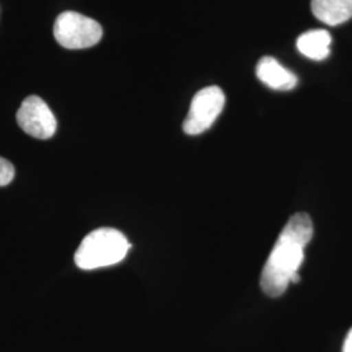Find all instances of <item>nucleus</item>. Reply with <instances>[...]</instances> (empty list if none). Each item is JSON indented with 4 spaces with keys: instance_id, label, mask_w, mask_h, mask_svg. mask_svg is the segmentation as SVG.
I'll return each mask as SVG.
<instances>
[{
    "instance_id": "f257e3e1",
    "label": "nucleus",
    "mask_w": 352,
    "mask_h": 352,
    "mask_svg": "<svg viewBox=\"0 0 352 352\" xmlns=\"http://www.w3.org/2000/svg\"><path fill=\"white\" fill-rule=\"evenodd\" d=\"M314 236V223L307 213L294 214L282 230L261 274V289L270 298L286 292L304 261V251Z\"/></svg>"
},
{
    "instance_id": "f03ea898",
    "label": "nucleus",
    "mask_w": 352,
    "mask_h": 352,
    "mask_svg": "<svg viewBox=\"0 0 352 352\" xmlns=\"http://www.w3.org/2000/svg\"><path fill=\"white\" fill-rule=\"evenodd\" d=\"M129 248V241L119 230L97 228L81 241L75 253V263L84 270L111 266L124 260Z\"/></svg>"
},
{
    "instance_id": "7ed1b4c3",
    "label": "nucleus",
    "mask_w": 352,
    "mask_h": 352,
    "mask_svg": "<svg viewBox=\"0 0 352 352\" xmlns=\"http://www.w3.org/2000/svg\"><path fill=\"white\" fill-rule=\"evenodd\" d=\"M54 36L60 46L69 50L89 49L97 45L103 36L102 26L81 13L63 12L54 25Z\"/></svg>"
},
{
    "instance_id": "20e7f679",
    "label": "nucleus",
    "mask_w": 352,
    "mask_h": 352,
    "mask_svg": "<svg viewBox=\"0 0 352 352\" xmlns=\"http://www.w3.org/2000/svg\"><path fill=\"white\" fill-rule=\"evenodd\" d=\"M225 102V93L218 87H209L196 93L183 123V131L190 136L208 131L222 113Z\"/></svg>"
},
{
    "instance_id": "39448f33",
    "label": "nucleus",
    "mask_w": 352,
    "mask_h": 352,
    "mask_svg": "<svg viewBox=\"0 0 352 352\" xmlns=\"http://www.w3.org/2000/svg\"><path fill=\"white\" fill-rule=\"evenodd\" d=\"M17 123L32 138L47 140L55 135L56 119L47 103L37 96H30L17 111Z\"/></svg>"
},
{
    "instance_id": "423d86ee",
    "label": "nucleus",
    "mask_w": 352,
    "mask_h": 352,
    "mask_svg": "<svg viewBox=\"0 0 352 352\" xmlns=\"http://www.w3.org/2000/svg\"><path fill=\"white\" fill-rule=\"evenodd\" d=\"M256 75L266 87L279 91H289L298 85V77L295 74L270 56H265L258 62Z\"/></svg>"
},
{
    "instance_id": "0eeeda50",
    "label": "nucleus",
    "mask_w": 352,
    "mask_h": 352,
    "mask_svg": "<svg viewBox=\"0 0 352 352\" xmlns=\"http://www.w3.org/2000/svg\"><path fill=\"white\" fill-rule=\"evenodd\" d=\"M311 8L327 25H340L352 19V0H312Z\"/></svg>"
},
{
    "instance_id": "6e6552de",
    "label": "nucleus",
    "mask_w": 352,
    "mask_h": 352,
    "mask_svg": "<svg viewBox=\"0 0 352 352\" xmlns=\"http://www.w3.org/2000/svg\"><path fill=\"white\" fill-rule=\"evenodd\" d=\"M331 36L324 29L308 30L296 41V47L304 56L312 60H324L330 54Z\"/></svg>"
},
{
    "instance_id": "1a4fd4ad",
    "label": "nucleus",
    "mask_w": 352,
    "mask_h": 352,
    "mask_svg": "<svg viewBox=\"0 0 352 352\" xmlns=\"http://www.w3.org/2000/svg\"><path fill=\"white\" fill-rule=\"evenodd\" d=\"M14 177V167L13 164L0 157V187L8 186Z\"/></svg>"
},
{
    "instance_id": "9d476101",
    "label": "nucleus",
    "mask_w": 352,
    "mask_h": 352,
    "mask_svg": "<svg viewBox=\"0 0 352 352\" xmlns=\"http://www.w3.org/2000/svg\"><path fill=\"white\" fill-rule=\"evenodd\" d=\"M342 352H352V329L349 331V334H347V337L344 340Z\"/></svg>"
}]
</instances>
